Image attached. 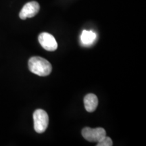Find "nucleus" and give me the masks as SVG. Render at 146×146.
Masks as SVG:
<instances>
[{
    "mask_svg": "<svg viewBox=\"0 0 146 146\" xmlns=\"http://www.w3.org/2000/svg\"><path fill=\"white\" fill-rule=\"evenodd\" d=\"M29 70L40 76L49 75L52 70V64L45 58L34 56L29 60Z\"/></svg>",
    "mask_w": 146,
    "mask_h": 146,
    "instance_id": "obj_1",
    "label": "nucleus"
},
{
    "mask_svg": "<svg viewBox=\"0 0 146 146\" xmlns=\"http://www.w3.org/2000/svg\"><path fill=\"white\" fill-rule=\"evenodd\" d=\"M34 129L36 133H43L46 131L49 124V116L43 110H36L33 113Z\"/></svg>",
    "mask_w": 146,
    "mask_h": 146,
    "instance_id": "obj_2",
    "label": "nucleus"
},
{
    "mask_svg": "<svg viewBox=\"0 0 146 146\" xmlns=\"http://www.w3.org/2000/svg\"><path fill=\"white\" fill-rule=\"evenodd\" d=\"M82 135L85 139L90 142H98L104 137L106 136L105 129L103 128H96L91 129L85 127L82 130Z\"/></svg>",
    "mask_w": 146,
    "mask_h": 146,
    "instance_id": "obj_3",
    "label": "nucleus"
},
{
    "mask_svg": "<svg viewBox=\"0 0 146 146\" xmlns=\"http://www.w3.org/2000/svg\"><path fill=\"white\" fill-rule=\"evenodd\" d=\"M39 42L45 50L54 52L58 48V43L54 36L48 33H42L39 35Z\"/></svg>",
    "mask_w": 146,
    "mask_h": 146,
    "instance_id": "obj_4",
    "label": "nucleus"
},
{
    "mask_svg": "<svg viewBox=\"0 0 146 146\" xmlns=\"http://www.w3.org/2000/svg\"><path fill=\"white\" fill-rule=\"evenodd\" d=\"M39 4L36 1H30L27 3L20 12V18L22 20H25L27 18L33 17L39 12Z\"/></svg>",
    "mask_w": 146,
    "mask_h": 146,
    "instance_id": "obj_5",
    "label": "nucleus"
},
{
    "mask_svg": "<svg viewBox=\"0 0 146 146\" xmlns=\"http://www.w3.org/2000/svg\"><path fill=\"white\" fill-rule=\"evenodd\" d=\"M84 104L87 112H94L98 105V97L93 94H87L84 98Z\"/></svg>",
    "mask_w": 146,
    "mask_h": 146,
    "instance_id": "obj_6",
    "label": "nucleus"
},
{
    "mask_svg": "<svg viewBox=\"0 0 146 146\" xmlns=\"http://www.w3.org/2000/svg\"><path fill=\"white\" fill-rule=\"evenodd\" d=\"M96 39V33L92 31L84 30L81 35V41L83 45H92Z\"/></svg>",
    "mask_w": 146,
    "mask_h": 146,
    "instance_id": "obj_7",
    "label": "nucleus"
},
{
    "mask_svg": "<svg viewBox=\"0 0 146 146\" xmlns=\"http://www.w3.org/2000/svg\"><path fill=\"white\" fill-rule=\"evenodd\" d=\"M97 146H112L113 145L112 140L109 137H104L101 140L97 142Z\"/></svg>",
    "mask_w": 146,
    "mask_h": 146,
    "instance_id": "obj_8",
    "label": "nucleus"
}]
</instances>
